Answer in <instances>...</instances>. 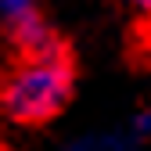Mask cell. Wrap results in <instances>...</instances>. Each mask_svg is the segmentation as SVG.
<instances>
[{"label": "cell", "mask_w": 151, "mask_h": 151, "mask_svg": "<svg viewBox=\"0 0 151 151\" xmlns=\"http://www.w3.org/2000/svg\"><path fill=\"white\" fill-rule=\"evenodd\" d=\"M79 61L65 36H58L29 0H7L4 18V119L25 129L54 122L76 93Z\"/></svg>", "instance_id": "6da1fadb"}, {"label": "cell", "mask_w": 151, "mask_h": 151, "mask_svg": "<svg viewBox=\"0 0 151 151\" xmlns=\"http://www.w3.org/2000/svg\"><path fill=\"white\" fill-rule=\"evenodd\" d=\"M129 58L133 65H151V11H140L129 32Z\"/></svg>", "instance_id": "7a4b0ae2"}]
</instances>
